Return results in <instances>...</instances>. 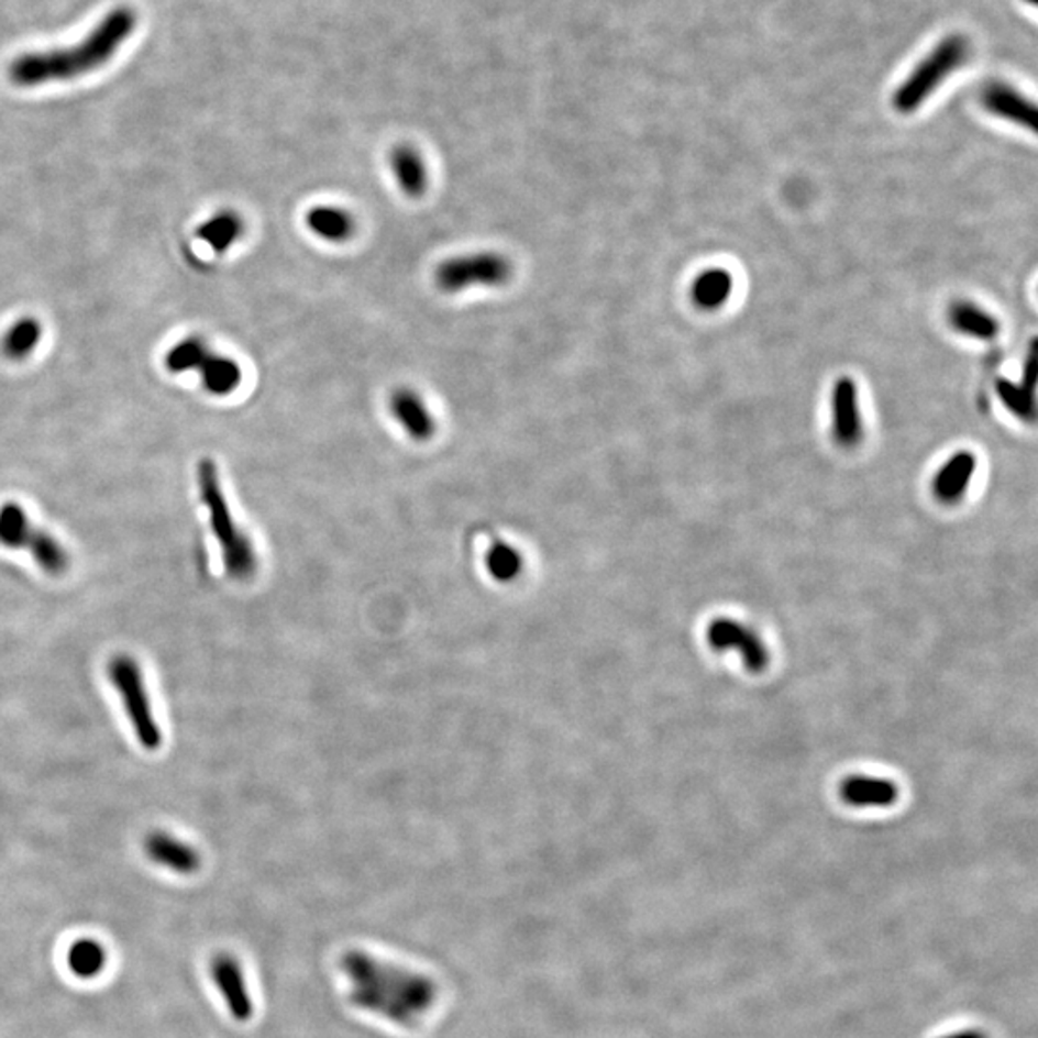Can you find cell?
Wrapping results in <instances>:
<instances>
[{
	"label": "cell",
	"instance_id": "cell-14",
	"mask_svg": "<svg viewBox=\"0 0 1038 1038\" xmlns=\"http://www.w3.org/2000/svg\"><path fill=\"white\" fill-rule=\"evenodd\" d=\"M200 382L208 395L230 397L243 383V369L238 360L210 352L200 366Z\"/></svg>",
	"mask_w": 1038,
	"mask_h": 1038
},
{
	"label": "cell",
	"instance_id": "cell-15",
	"mask_svg": "<svg viewBox=\"0 0 1038 1038\" xmlns=\"http://www.w3.org/2000/svg\"><path fill=\"white\" fill-rule=\"evenodd\" d=\"M245 220L243 216L233 212V210H223L212 216L210 220L202 223L197 230V238L207 243L216 254H223L230 251L241 238L245 235Z\"/></svg>",
	"mask_w": 1038,
	"mask_h": 1038
},
{
	"label": "cell",
	"instance_id": "cell-18",
	"mask_svg": "<svg viewBox=\"0 0 1038 1038\" xmlns=\"http://www.w3.org/2000/svg\"><path fill=\"white\" fill-rule=\"evenodd\" d=\"M950 320L960 333L979 341H993L1001 333V323L993 313L985 312L983 308L970 302L956 305L950 312Z\"/></svg>",
	"mask_w": 1038,
	"mask_h": 1038
},
{
	"label": "cell",
	"instance_id": "cell-2",
	"mask_svg": "<svg viewBox=\"0 0 1038 1038\" xmlns=\"http://www.w3.org/2000/svg\"><path fill=\"white\" fill-rule=\"evenodd\" d=\"M139 14L133 7L112 8L87 37L71 46L31 51L15 56L8 66L10 84L22 89L71 81L104 68L137 31Z\"/></svg>",
	"mask_w": 1038,
	"mask_h": 1038
},
{
	"label": "cell",
	"instance_id": "cell-7",
	"mask_svg": "<svg viewBox=\"0 0 1038 1038\" xmlns=\"http://www.w3.org/2000/svg\"><path fill=\"white\" fill-rule=\"evenodd\" d=\"M212 979L233 1019H238L241 1024L253 1019V998L246 985L245 971L238 958L231 954L216 956L212 962Z\"/></svg>",
	"mask_w": 1038,
	"mask_h": 1038
},
{
	"label": "cell",
	"instance_id": "cell-5",
	"mask_svg": "<svg viewBox=\"0 0 1038 1038\" xmlns=\"http://www.w3.org/2000/svg\"><path fill=\"white\" fill-rule=\"evenodd\" d=\"M437 289L456 295L474 287H503L512 279V264L505 254L495 251L462 254L446 258L435 267Z\"/></svg>",
	"mask_w": 1038,
	"mask_h": 1038
},
{
	"label": "cell",
	"instance_id": "cell-27",
	"mask_svg": "<svg viewBox=\"0 0 1038 1038\" xmlns=\"http://www.w3.org/2000/svg\"><path fill=\"white\" fill-rule=\"evenodd\" d=\"M942 1038H985V1035H981V1033L978 1031H963L956 1033V1035H950V1037Z\"/></svg>",
	"mask_w": 1038,
	"mask_h": 1038
},
{
	"label": "cell",
	"instance_id": "cell-25",
	"mask_svg": "<svg viewBox=\"0 0 1038 1038\" xmlns=\"http://www.w3.org/2000/svg\"><path fill=\"white\" fill-rule=\"evenodd\" d=\"M998 397L1009 412L1016 413L1022 420H1035V390L1027 389L1024 383L1008 382L1001 379L998 382Z\"/></svg>",
	"mask_w": 1038,
	"mask_h": 1038
},
{
	"label": "cell",
	"instance_id": "cell-1",
	"mask_svg": "<svg viewBox=\"0 0 1038 1038\" xmlns=\"http://www.w3.org/2000/svg\"><path fill=\"white\" fill-rule=\"evenodd\" d=\"M339 968L349 983V1001L398 1027H416L435 1008L439 986L426 973L385 962L364 950L344 952Z\"/></svg>",
	"mask_w": 1038,
	"mask_h": 1038
},
{
	"label": "cell",
	"instance_id": "cell-10",
	"mask_svg": "<svg viewBox=\"0 0 1038 1038\" xmlns=\"http://www.w3.org/2000/svg\"><path fill=\"white\" fill-rule=\"evenodd\" d=\"M145 854L151 862L179 875H192L200 868V854L181 839L166 831H153L145 839Z\"/></svg>",
	"mask_w": 1038,
	"mask_h": 1038
},
{
	"label": "cell",
	"instance_id": "cell-8",
	"mask_svg": "<svg viewBox=\"0 0 1038 1038\" xmlns=\"http://www.w3.org/2000/svg\"><path fill=\"white\" fill-rule=\"evenodd\" d=\"M387 408L406 435L416 443H426L435 435L437 423L428 402L412 387H397L387 398Z\"/></svg>",
	"mask_w": 1038,
	"mask_h": 1038
},
{
	"label": "cell",
	"instance_id": "cell-6",
	"mask_svg": "<svg viewBox=\"0 0 1038 1038\" xmlns=\"http://www.w3.org/2000/svg\"><path fill=\"white\" fill-rule=\"evenodd\" d=\"M708 642L711 649L737 650L750 672H762L770 662V654L762 639L735 619L719 618L711 621L708 627Z\"/></svg>",
	"mask_w": 1038,
	"mask_h": 1038
},
{
	"label": "cell",
	"instance_id": "cell-19",
	"mask_svg": "<svg viewBox=\"0 0 1038 1038\" xmlns=\"http://www.w3.org/2000/svg\"><path fill=\"white\" fill-rule=\"evenodd\" d=\"M25 549L30 550L31 556L35 560V564L43 570V572L51 573V575H58V573L66 572L69 565L68 552L62 546V542L48 533L46 529H35L31 531L30 541L25 544Z\"/></svg>",
	"mask_w": 1038,
	"mask_h": 1038
},
{
	"label": "cell",
	"instance_id": "cell-22",
	"mask_svg": "<svg viewBox=\"0 0 1038 1038\" xmlns=\"http://www.w3.org/2000/svg\"><path fill=\"white\" fill-rule=\"evenodd\" d=\"M986 107L994 114L1008 118L1012 122L1035 130V108L1024 97L1009 89H991L986 95Z\"/></svg>",
	"mask_w": 1038,
	"mask_h": 1038
},
{
	"label": "cell",
	"instance_id": "cell-12",
	"mask_svg": "<svg viewBox=\"0 0 1038 1038\" xmlns=\"http://www.w3.org/2000/svg\"><path fill=\"white\" fill-rule=\"evenodd\" d=\"M389 166L400 191L408 199H421L429 187L428 164L412 145H397L389 154Z\"/></svg>",
	"mask_w": 1038,
	"mask_h": 1038
},
{
	"label": "cell",
	"instance_id": "cell-24",
	"mask_svg": "<svg viewBox=\"0 0 1038 1038\" xmlns=\"http://www.w3.org/2000/svg\"><path fill=\"white\" fill-rule=\"evenodd\" d=\"M210 352H212L210 346L200 336H187L184 341H179L176 346H172V351L166 354L164 364H166L169 374H187L192 369L199 372Z\"/></svg>",
	"mask_w": 1038,
	"mask_h": 1038
},
{
	"label": "cell",
	"instance_id": "cell-9",
	"mask_svg": "<svg viewBox=\"0 0 1038 1038\" xmlns=\"http://www.w3.org/2000/svg\"><path fill=\"white\" fill-rule=\"evenodd\" d=\"M832 433L844 446H854L862 439L858 387L850 377L839 379L832 389Z\"/></svg>",
	"mask_w": 1038,
	"mask_h": 1038
},
{
	"label": "cell",
	"instance_id": "cell-13",
	"mask_svg": "<svg viewBox=\"0 0 1038 1038\" xmlns=\"http://www.w3.org/2000/svg\"><path fill=\"white\" fill-rule=\"evenodd\" d=\"M975 467H978V460L973 456V452H956L935 479V495L942 503H956L958 498H962L970 487Z\"/></svg>",
	"mask_w": 1038,
	"mask_h": 1038
},
{
	"label": "cell",
	"instance_id": "cell-16",
	"mask_svg": "<svg viewBox=\"0 0 1038 1038\" xmlns=\"http://www.w3.org/2000/svg\"><path fill=\"white\" fill-rule=\"evenodd\" d=\"M842 798L852 806H891L898 798V788L886 778L855 775L842 783Z\"/></svg>",
	"mask_w": 1038,
	"mask_h": 1038
},
{
	"label": "cell",
	"instance_id": "cell-3",
	"mask_svg": "<svg viewBox=\"0 0 1038 1038\" xmlns=\"http://www.w3.org/2000/svg\"><path fill=\"white\" fill-rule=\"evenodd\" d=\"M200 500L208 510L210 527L222 550L223 565L235 579H245L256 570V552L241 527L235 523L228 498L223 495L218 467L210 459L200 460L197 467Z\"/></svg>",
	"mask_w": 1038,
	"mask_h": 1038
},
{
	"label": "cell",
	"instance_id": "cell-20",
	"mask_svg": "<svg viewBox=\"0 0 1038 1038\" xmlns=\"http://www.w3.org/2000/svg\"><path fill=\"white\" fill-rule=\"evenodd\" d=\"M733 292V277L726 269H708L696 277L693 285V298L696 305L706 310H714L727 302Z\"/></svg>",
	"mask_w": 1038,
	"mask_h": 1038
},
{
	"label": "cell",
	"instance_id": "cell-17",
	"mask_svg": "<svg viewBox=\"0 0 1038 1038\" xmlns=\"http://www.w3.org/2000/svg\"><path fill=\"white\" fill-rule=\"evenodd\" d=\"M41 339H43L41 321L35 318H22L7 329V333L0 341V352L4 358L22 362L37 351Z\"/></svg>",
	"mask_w": 1038,
	"mask_h": 1038
},
{
	"label": "cell",
	"instance_id": "cell-11",
	"mask_svg": "<svg viewBox=\"0 0 1038 1038\" xmlns=\"http://www.w3.org/2000/svg\"><path fill=\"white\" fill-rule=\"evenodd\" d=\"M305 222L312 235L333 245H343L346 241H351L358 230L354 214L346 208L335 207V205H318L310 208L306 212Z\"/></svg>",
	"mask_w": 1038,
	"mask_h": 1038
},
{
	"label": "cell",
	"instance_id": "cell-26",
	"mask_svg": "<svg viewBox=\"0 0 1038 1038\" xmlns=\"http://www.w3.org/2000/svg\"><path fill=\"white\" fill-rule=\"evenodd\" d=\"M497 549L493 550L490 554V565L493 570L500 577H506L510 573L518 572L519 567V557L512 549H508V544H495Z\"/></svg>",
	"mask_w": 1038,
	"mask_h": 1038
},
{
	"label": "cell",
	"instance_id": "cell-23",
	"mask_svg": "<svg viewBox=\"0 0 1038 1038\" xmlns=\"http://www.w3.org/2000/svg\"><path fill=\"white\" fill-rule=\"evenodd\" d=\"M31 531H33V526L22 506L15 503L0 506V546L12 550L25 549Z\"/></svg>",
	"mask_w": 1038,
	"mask_h": 1038
},
{
	"label": "cell",
	"instance_id": "cell-21",
	"mask_svg": "<svg viewBox=\"0 0 1038 1038\" xmlns=\"http://www.w3.org/2000/svg\"><path fill=\"white\" fill-rule=\"evenodd\" d=\"M107 950L95 939H79L68 952V965L79 979H92L107 968Z\"/></svg>",
	"mask_w": 1038,
	"mask_h": 1038
},
{
	"label": "cell",
	"instance_id": "cell-4",
	"mask_svg": "<svg viewBox=\"0 0 1038 1038\" xmlns=\"http://www.w3.org/2000/svg\"><path fill=\"white\" fill-rule=\"evenodd\" d=\"M107 672L112 687L122 698L123 710L128 714L137 741L143 744V749H161V726L154 718L153 704L137 660L128 654H118L108 662Z\"/></svg>",
	"mask_w": 1038,
	"mask_h": 1038
}]
</instances>
